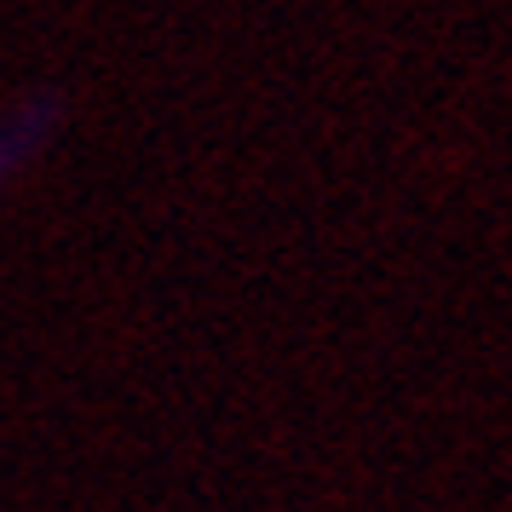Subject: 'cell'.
<instances>
[{"instance_id": "1", "label": "cell", "mask_w": 512, "mask_h": 512, "mask_svg": "<svg viewBox=\"0 0 512 512\" xmlns=\"http://www.w3.org/2000/svg\"><path fill=\"white\" fill-rule=\"evenodd\" d=\"M41 116H47V104H29L24 116L0 121V179L35 156V144H41Z\"/></svg>"}]
</instances>
